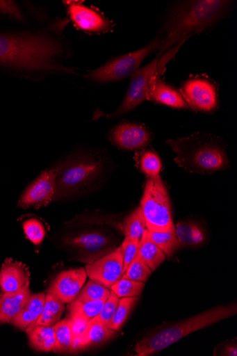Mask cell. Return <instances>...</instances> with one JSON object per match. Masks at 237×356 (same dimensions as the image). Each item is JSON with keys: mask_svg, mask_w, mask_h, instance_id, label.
<instances>
[{"mask_svg": "<svg viewBox=\"0 0 237 356\" xmlns=\"http://www.w3.org/2000/svg\"><path fill=\"white\" fill-rule=\"evenodd\" d=\"M70 22L67 17H56L28 29H0V72L35 82L79 75L78 68L67 64L72 56L65 36Z\"/></svg>", "mask_w": 237, "mask_h": 356, "instance_id": "1", "label": "cell"}, {"mask_svg": "<svg viewBox=\"0 0 237 356\" xmlns=\"http://www.w3.org/2000/svg\"><path fill=\"white\" fill-rule=\"evenodd\" d=\"M225 0H192L178 3L166 17L157 36L158 55L183 44L190 37L215 25L229 10Z\"/></svg>", "mask_w": 237, "mask_h": 356, "instance_id": "2", "label": "cell"}, {"mask_svg": "<svg viewBox=\"0 0 237 356\" xmlns=\"http://www.w3.org/2000/svg\"><path fill=\"white\" fill-rule=\"evenodd\" d=\"M165 143L177 154L176 163L189 173L213 174L229 167L225 145L218 136L196 133Z\"/></svg>", "mask_w": 237, "mask_h": 356, "instance_id": "3", "label": "cell"}, {"mask_svg": "<svg viewBox=\"0 0 237 356\" xmlns=\"http://www.w3.org/2000/svg\"><path fill=\"white\" fill-rule=\"evenodd\" d=\"M54 168L56 171L55 200L74 196L97 184L106 173L107 160L99 153L78 152Z\"/></svg>", "mask_w": 237, "mask_h": 356, "instance_id": "4", "label": "cell"}, {"mask_svg": "<svg viewBox=\"0 0 237 356\" xmlns=\"http://www.w3.org/2000/svg\"><path fill=\"white\" fill-rule=\"evenodd\" d=\"M236 305L232 304L220 306L192 316L142 339L135 347V350L140 356L160 352L196 331L236 315Z\"/></svg>", "mask_w": 237, "mask_h": 356, "instance_id": "5", "label": "cell"}, {"mask_svg": "<svg viewBox=\"0 0 237 356\" xmlns=\"http://www.w3.org/2000/svg\"><path fill=\"white\" fill-rule=\"evenodd\" d=\"M182 45V44H181ZM181 45H179L161 56H158L147 66L140 68L130 76L124 99L119 108L113 113L106 114L96 111L95 118L106 117L109 119L120 118L140 106L145 100L154 79L165 72L166 64L173 58Z\"/></svg>", "mask_w": 237, "mask_h": 356, "instance_id": "6", "label": "cell"}, {"mask_svg": "<svg viewBox=\"0 0 237 356\" xmlns=\"http://www.w3.org/2000/svg\"><path fill=\"white\" fill-rule=\"evenodd\" d=\"M141 209L149 232H167L175 229L170 200L160 175L147 177Z\"/></svg>", "mask_w": 237, "mask_h": 356, "instance_id": "7", "label": "cell"}, {"mask_svg": "<svg viewBox=\"0 0 237 356\" xmlns=\"http://www.w3.org/2000/svg\"><path fill=\"white\" fill-rule=\"evenodd\" d=\"M158 39L154 38L145 47L129 54L117 56L101 67L94 70L85 78L96 84H107L122 81L130 77L140 68L142 62L154 51H158Z\"/></svg>", "mask_w": 237, "mask_h": 356, "instance_id": "8", "label": "cell"}, {"mask_svg": "<svg viewBox=\"0 0 237 356\" xmlns=\"http://www.w3.org/2000/svg\"><path fill=\"white\" fill-rule=\"evenodd\" d=\"M190 109L211 113L218 106V90L206 77L195 76L186 80L180 90Z\"/></svg>", "mask_w": 237, "mask_h": 356, "instance_id": "9", "label": "cell"}, {"mask_svg": "<svg viewBox=\"0 0 237 356\" xmlns=\"http://www.w3.org/2000/svg\"><path fill=\"white\" fill-rule=\"evenodd\" d=\"M65 243L77 252L80 261L88 265L113 252L116 245L110 236L97 231L67 238Z\"/></svg>", "mask_w": 237, "mask_h": 356, "instance_id": "10", "label": "cell"}, {"mask_svg": "<svg viewBox=\"0 0 237 356\" xmlns=\"http://www.w3.org/2000/svg\"><path fill=\"white\" fill-rule=\"evenodd\" d=\"M67 18L79 30L88 34L101 35L108 33L115 24L97 10L86 6L80 1L67 0L63 1Z\"/></svg>", "mask_w": 237, "mask_h": 356, "instance_id": "11", "label": "cell"}, {"mask_svg": "<svg viewBox=\"0 0 237 356\" xmlns=\"http://www.w3.org/2000/svg\"><path fill=\"white\" fill-rule=\"evenodd\" d=\"M108 138L113 145L124 151L142 150L153 140L147 127L128 121L115 125L111 129Z\"/></svg>", "mask_w": 237, "mask_h": 356, "instance_id": "12", "label": "cell"}, {"mask_svg": "<svg viewBox=\"0 0 237 356\" xmlns=\"http://www.w3.org/2000/svg\"><path fill=\"white\" fill-rule=\"evenodd\" d=\"M56 171L54 168L43 172L26 188L18 202V207L27 209L48 206L54 199Z\"/></svg>", "mask_w": 237, "mask_h": 356, "instance_id": "13", "label": "cell"}, {"mask_svg": "<svg viewBox=\"0 0 237 356\" xmlns=\"http://www.w3.org/2000/svg\"><path fill=\"white\" fill-rule=\"evenodd\" d=\"M87 276L107 288L111 287L123 276L124 262L121 247L85 266Z\"/></svg>", "mask_w": 237, "mask_h": 356, "instance_id": "14", "label": "cell"}, {"mask_svg": "<svg viewBox=\"0 0 237 356\" xmlns=\"http://www.w3.org/2000/svg\"><path fill=\"white\" fill-rule=\"evenodd\" d=\"M87 277L85 268L63 271L52 282L48 293L64 304H70L79 296Z\"/></svg>", "mask_w": 237, "mask_h": 356, "instance_id": "15", "label": "cell"}, {"mask_svg": "<svg viewBox=\"0 0 237 356\" xmlns=\"http://www.w3.org/2000/svg\"><path fill=\"white\" fill-rule=\"evenodd\" d=\"M0 17L22 24L32 20L44 24L50 20L45 10L29 2H24L22 6L13 0H0Z\"/></svg>", "mask_w": 237, "mask_h": 356, "instance_id": "16", "label": "cell"}, {"mask_svg": "<svg viewBox=\"0 0 237 356\" xmlns=\"http://www.w3.org/2000/svg\"><path fill=\"white\" fill-rule=\"evenodd\" d=\"M30 273L23 264L6 259L0 270V288L3 293H15L28 288Z\"/></svg>", "mask_w": 237, "mask_h": 356, "instance_id": "17", "label": "cell"}, {"mask_svg": "<svg viewBox=\"0 0 237 356\" xmlns=\"http://www.w3.org/2000/svg\"><path fill=\"white\" fill-rule=\"evenodd\" d=\"M159 74L154 79L147 100L175 109H190L180 91L161 80Z\"/></svg>", "mask_w": 237, "mask_h": 356, "instance_id": "18", "label": "cell"}, {"mask_svg": "<svg viewBox=\"0 0 237 356\" xmlns=\"http://www.w3.org/2000/svg\"><path fill=\"white\" fill-rule=\"evenodd\" d=\"M45 301V293L31 295L23 309L10 323L22 330L31 328L42 314Z\"/></svg>", "mask_w": 237, "mask_h": 356, "instance_id": "19", "label": "cell"}, {"mask_svg": "<svg viewBox=\"0 0 237 356\" xmlns=\"http://www.w3.org/2000/svg\"><path fill=\"white\" fill-rule=\"evenodd\" d=\"M31 296L26 288L0 297V323H10L24 307Z\"/></svg>", "mask_w": 237, "mask_h": 356, "instance_id": "20", "label": "cell"}, {"mask_svg": "<svg viewBox=\"0 0 237 356\" xmlns=\"http://www.w3.org/2000/svg\"><path fill=\"white\" fill-rule=\"evenodd\" d=\"M31 346L39 351H57L56 338L53 327L35 326L26 330Z\"/></svg>", "mask_w": 237, "mask_h": 356, "instance_id": "21", "label": "cell"}, {"mask_svg": "<svg viewBox=\"0 0 237 356\" xmlns=\"http://www.w3.org/2000/svg\"><path fill=\"white\" fill-rule=\"evenodd\" d=\"M114 334L115 331L110 330L104 323L89 321L86 331L76 342L75 349H82L104 343L111 339Z\"/></svg>", "mask_w": 237, "mask_h": 356, "instance_id": "22", "label": "cell"}, {"mask_svg": "<svg viewBox=\"0 0 237 356\" xmlns=\"http://www.w3.org/2000/svg\"><path fill=\"white\" fill-rule=\"evenodd\" d=\"M138 255L152 272L155 271L166 259L164 253L149 238L147 230L140 241Z\"/></svg>", "mask_w": 237, "mask_h": 356, "instance_id": "23", "label": "cell"}, {"mask_svg": "<svg viewBox=\"0 0 237 356\" xmlns=\"http://www.w3.org/2000/svg\"><path fill=\"white\" fill-rule=\"evenodd\" d=\"M175 229L180 246L195 247L206 240L204 231L195 222H179Z\"/></svg>", "mask_w": 237, "mask_h": 356, "instance_id": "24", "label": "cell"}, {"mask_svg": "<svg viewBox=\"0 0 237 356\" xmlns=\"http://www.w3.org/2000/svg\"><path fill=\"white\" fill-rule=\"evenodd\" d=\"M64 303L51 294L46 295L44 309L35 326L53 327L61 318Z\"/></svg>", "mask_w": 237, "mask_h": 356, "instance_id": "25", "label": "cell"}, {"mask_svg": "<svg viewBox=\"0 0 237 356\" xmlns=\"http://www.w3.org/2000/svg\"><path fill=\"white\" fill-rule=\"evenodd\" d=\"M146 230V222L141 207L131 213L122 225V231L125 237H130L140 241Z\"/></svg>", "mask_w": 237, "mask_h": 356, "instance_id": "26", "label": "cell"}, {"mask_svg": "<svg viewBox=\"0 0 237 356\" xmlns=\"http://www.w3.org/2000/svg\"><path fill=\"white\" fill-rule=\"evenodd\" d=\"M138 168L147 177L160 175L163 168L162 161L158 154L152 149H142L137 156Z\"/></svg>", "mask_w": 237, "mask_h": 356, "instance_id": "27", "label": "cell"}, {"mask_svg": "<svg viewBox=\"0 0 237 356\" xmlns=\"http://www.w3.org/2000/svg\"><path fill=\"white\" fill-rule=\"evenodd\" d=\"M148 236L165 257H171L180 248L176 229L167 232H152L147 230Z\"/></svg>", "mask_w": 237, "mask_h": 356, "instance_id": "28", "label": "cell"}, {"mask_svg": "<svg viewBox=\"0 0 237 356\" xmlns=\"http://www.w3.org/2000/svg\"><path fill=\"white\" fill-rule=\"evenodd\" d=\"M57 351H74V340L72 332V321L69 318L59 321L54 326Z\"/></svg>", "mask_w": 237, "mask_h": 356, "instance_id": "29", "label": "cell"}, {"mask_svg": "<svg viewBox=\"0 0 237 356\" xmlns=\"http://www.w3.org/2000/svg\"><path fill=\"white\" fill-rule=\"evenodd\" d=\"M108 299L80 302L74 300L70 303L69 308L70 316L74 315H81L88 320H91L95 317L103 309Z\"/></svg>", "mask_w": 237, "mask_h": 356, "instance_id": "30", "label": "cell"}, {"mask_svg": "<svg viewBox=\"0 0 237 356\" xmlns=\"http://www.w3.org/2000/svg\"><path fill=\"white\" fill-rule=\"evenodd\" d=\"M111 291L100 283L90 280L81 290L75 299L80 302L95 301L108 299Z\"/></svg>", "mask_w": 237, "mask_h": 356, "instance_id": "31", "label": "cell"}, {"mask_svg": "<svg viewBox=\"0 0 237 356\" xmlns=\"http://www.w3.org/2000/svg\"><path fill=\"white\" fill-rule=\"evenodd\" d=\"M138 301V297L123 298L120 300L115 313L107 327L115 332L118 331Z\"/></svg>", "mask_w": 237, "mask_h": 356, "instance_id": "32", "label": "cell"}, {"mask_svg": "<svg viewBox=\"0 0 237 356\" xmlns=\"http://www.w3.org/2000/svg\"><path fill=\"white\" fill-rule=\"evenodd\" d=\"M145 286V282L121 278L111 288L119 298H123L140 296Z\"/></svg>", "mask_w": 237, "mask_h": 356, "instance_id": "33", "label": "cell"}, {"mask_svg": "<svg viewBox=\"0 0 237 356\" xmlns=\"http://www.w3.org/2000/svg\"><path fill=\"white\" fill-rule=\"evenodd\" d=\"M152 273V271L149 268L137 254L122 278L145 283L151 276Z\"/></svg>", "mask_w": 237, "mask_h": 356, "instance_id": "34", "label": "cell"}, {"mask_svg": "<svg viewBox=\"0 0 237 356\" xmlns=\"http://www.w3.org/2000/svg\"><path fill=\"white\" fill-rule=\"evenodd\" d=\"M24 232L28 239L36 245L42 243L46 232L42 223L37 218H30L22 224Z\"/></svg>", "mask_w": 237, "mask_h": 356, "instance_id": "35", "label": "cell"}, {"mask_svg": "<svg viewBox=\"0 0 237 356\" xmlns=\"http://www.w3.org/2000/svg\"><path fill=\"white\" fill-rule=\"evenodd\" d=\"M119 302L120 298L111 291V296L105 303L103 309H101L98 315L90 321L103 323L108 326L115 313Z\"/></svg>", "mask_w": 237, "mask_h": 356, "instance_id": "36", "label": "cell"}, {"mask_svg": "<svg viewBox=\"0 0 237 356\" xmlns=\"http://www.w3.org/2000/svg\"><path fill=\"white\" fill-rule=\"evenodd\" d=\"M140 240L130 237H125L121 247L122 254L123 257L124 270L123 273L126 272L129 265L136 257L138 252ZM123 274V275H124Z\"/></svg>", "mask_w": 237, "mask_h": 356, "instance_id": "37", "label": "cell"}, {"mask_svg": "<svg viewBox=\"0 0 237 356\" xmlns=\"http://www.w3.org/2000/svg\"><path fill=\"white\" fill-rule=\"evenodd\" d=\"M70 318L72 321V332L74 340L75 348L76 342L85 332L89 320L81 315L71 316Z\"/></svg>", "mask_w": 237, "mask_h": 356, "instance_id": "38", "label": "cell"}, {"mask_svg": "<svg viewBox=\"0 0 237 356\" xmlns=\"http://www.w3.org/2000/svg\"><path fill=\"white\" fill-rule=\"evenodd\" d=\"M225 355H237V350L236 346H229L226 348Z\"/></svg>", "mask_w": 237, "mask_h": 356, "instance_id": "39", "label": "cell"}]
</instances>
